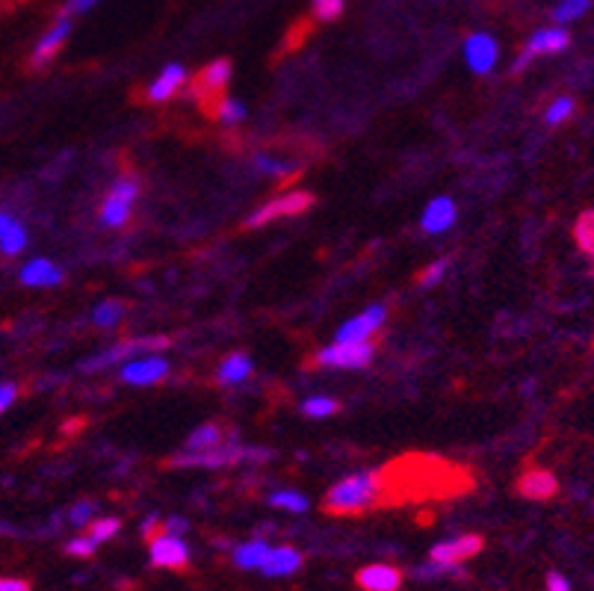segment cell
Instances as JSON below:
<instances>
[{"instance_id": "obj_27", "label": "cell", "mask_w": 594, "mask_h": 591, "mask_svg": "<svg viewBox=\"0 0 594 591\" xmlns=\"http://www.w3.org/2000/svg\"><path fill=\"white\" fill-rule=\"evenodd\" d=\"M589 6H592V0H559L556 9H553V21L565 27V24L583 18L589 12Z\"/></svg>"}, {"instance_id": "obj_6", "label": "cell", "mask_w": 594, "mask_h": 591, "mask_svg": "<svg viewBox=\"0 0 594 591\" xmlns=\"http://www.w3.org/2000/svg\"><path fill=\"white\" fill-rule=\"evenodd\" d=\"M571 45V33L562 27V24H553V27H541L529 36V42L524 45L521 57L512 71H524V68L535 60V57H544V54H559Z\"/></svg>"}, {"instance_id": "obj_23", "label": "cell", "mask_w": 594, "mask_h": 591, "mask_svg": "<svg viewBox=\"0 0 594 591\" xmlns=\"http://www.w3.org/2000/svg\"><path fill=\"white\" fill-rule=\"evenodd\" d=\"M269 553V544L264 538H255V541H246L240 547H234V565L243 568V571H252V568H261Z\"/></svg>"}, {"instance_id": "obj_37", "label": "cell", "mask_w": 594, "mask_h": 591, "mask_svg": "<svg viewBox=\"0 0 594 591\" xmlns=\"http://www.w3.org/2000/svg\"><path fill=\"white\" fill-rule=\"evenodd\" d=\"M447 266L450 263L447 261H435V263H429L426 269H423V275H420V287H435L441 278H444V272H447Z\"/></svg>"}, {"instance_id": "obj_34", "label": "cell", "mask_w": 594, "mask_h": 591, "mask_svg": "<svg viewBox=\"0 0 594 591\" xmlns=\"http://www.w3.org/2000/svg\"><path fill=\"white\" fill-rule=\"evenodd\" d=\"M95 547H98V541L92 535H77V538H68L66 541V553L68 556H77V559L95 556Z\"/></svg>"}, {"instance_id": "obj_40", "label": "cell", "mask_w": 594, "mask_h": 591, "mask_svg": "<svg viewBox=\"0 0 594 591\" xmlns=\"http://www.w3.org/2000/svg\"><path fill=\"white\" fill-rule=\"evenodd\" d=\"M139 532L151 541V538H157V535L163 532V524H160V518H157V515H151V518H145V521H142Z\"/></svg>"}, {"instance_id": "obj_9", "label": "cell", "mask_w": 594, "mask_h": 591, "mask_svg": "<svg viewBox=\"0 0 594 591\" xmlns=\"http://www.w3.org/2000/svg\"><path fill=\"white\" fill-rule=\"evenodd\" d=\"M151 565L157 568H172L181 571L190 565V547L181 535L172 532H160L157 538H151Z\"/></svg>"}, {"instance_id": "obj_42", "label": "cell", "mask_w": 594, "mask_h": 591, "mask_svg": "<svg viewBox=\"0 0 594 591\" xmlns=\"http://www.w3.org/2000/svg\"><path fill=\"white\" fill-rule=\"evenodd\" d=\"M547 591H571V583L562 574H550L547 577Z\"/></svg>"}, {"instance_id": "obj_35", "label": "cell", "mask_w": 594, "mask_h": 591, "mask_svg": "<svg viewBox=\"0 0 594 591\" xmlns=\"http://www.w3.org/2000/svg\"><path fill=\"white\" fill-rule=\"evenodd\" d=\"M346 0H311V12L317 15V21H334L340 18Z\"/></svg>"}, {"instance_id": "obj_20", "label": "cell", "mask_w": 594, "mask_h": 591, "mask_svg": "<svg viewBox=\"0 0 594 591\" xmlns=\"http://www.w3.org/2000/svg\"><path fill=\"white\" fill-rule=\"evenodd\" d=\"M299 568H302V556L293 547H269L264 565H261L266 577H290Z\"/></svg>"}, {"instance_id": "obj_28", "label": "cell", "mask_w": 594, "mask_h": 591, "mask_svg": "<svg viewBox=\"0 0 594 591\" xmlns=\"http://www.w3.org/2000/svg\"><path fill=\"white\" fill-rule=\"evenodd\" d=\"M216 119H219L222 125H240V122L246 119V107H243L240 101H234V98H222V101L216 104Z\"/></svg>"}, {"instance_id": "obj_32", "label": "cell", "mask_w": 594, "mask_h": 591, "mask_svg": "<svg viewBox=\"0 0 594 591\" xmlns=\"http://www.w3.org/2000/svg\"><path fill=\"white\" fill-rule=\"evenodd\" d=\"M119 529H122V521H119V518H101V521H92V524H89L86 535H92V538L101 544V541H110Z\"/></svg>"}, {"instance_id": "obj_39", "label": "cell", "mask_w": 594, "mask_h": 591, "mask_svg": "<svg viewBox=\"0 0 594 591\" xmlns=\"http://www.w3.org/2000/svg\"><path fill=\"white\" fill-rule=\"evenodd\" d=\"M95 3H101V0H66V6H63V15H83V12H89Z\"/></svg>"}, {"instance_id": "obj_21", "label": "cell", "mask_w": 594, "mask_h": 591, "mask_svg": "<svg viewBox=\"0 0 594 591\" xmlns=\"http://www.w3.org/2000/svg\"><path fill=\"white\" fill-rule=\"evenodd\" d=\"M184 83H187V71L172 63V66L163 68V71L154 77V83L148 86V101H157V104H160V101H169Z\"/></svg>"}, {"instance_id": "obj_29", "label": "cell", "mask_w": 594, "mask_h": 591, "mask_svg": "<svg viewBox=\"0 0 594 591\" xmlns=\"http://www.w3.org/2000/svg\"><path fill=\"white\" fill-rule=\"evenodd\" d=\"M255 169H258L261 175H269V178H284V175H290L296 166H290V163H284V160H278V157H272V154H258V157H255Z\"/></svg>"}, {"instance_id": "obj_17", "label": "cell", "mask_w": 594, "mask_h": 591, "mask_svg": "<svg viewBox=\"0 0 594 591\" xmlns=\"http://www.w3.org/2000/svg\"><path fill=\"white\" fill-rule=\"evenodd\" d=\"M27 240L30 237H27L24 222L18 216L6 213V210H0V252L6 258H15V255H21L27 249Z\"/></svg>"}, {"instance_id": "obj_12", "label": "cell", "mask_w": 594, "mask_h": 591, "mask_svg": "<svg viewBox=\"0 0 594 591\" xmlns=\"http://www.w3.org/2000/svg\"><path fill=\"white\" fill-rule=\"evenodd\" d=\"M68 33H71V15H60V18L36 39L33 54H30V63L36 68L48 66V63L63 51V45L68 42Z\"/></svg>"}, {"instance_id": "obj_4", "label": "cell", "mask_w": 594, "mask_h": 591, "mask_svg": "<svg viewBox=\"0 0 594 591\" xmlns=\"http://www.w3.org/2000/svg\"><path fill=\"white\" fill-rule=\"evenodd\" d=\"M136 196H139L136 178H131V175L119 178V181L113 184V190L104 198V204H101V222H104L107 228H122V225H128Z\"/></svg>"}, {"instance_id": "obj_24", "label": "cell", "mask_w": 594, "mask_h": 591, "mask_svg": "<svg viewBox=\"0 0 594 591\" xmlns=\"http://www.w3.org/2000/svg\"><path fill=\"white\" fill-rule=\"evenodd\" d=\"M225 441V435H222V429L216 426V423H204V426H198L196 432L187 438V450L190 453H201V450H213V447H219Z\"/></svg>"}, {"instance_id": "obj_18", "label": "cell", "mask_w": 594, "mask_h": 591, "mask_svg": "<svg viewBox=\"0 0 594 591\" xmlns=\"http://www.w3.org/2000/svg\"><path fill=\"white\" fill-rule=\"evenodd\" d=\"M453 222H456V204L447 196L432 198L423 210V219H420L426 234H444Z\"/></svg>"}, {"instance_id": "obj_16", "label": "cell", "mask_w": 594, "mask_h": 591, "mask_svg": "<svg viewBox=\"0 0 594 591\" xmlns=\"http://www.w3.org/2000/svg\"><path fill=\"white\" fill-rule=\"evenodd\" d=\"M18 278L27 287H57V284H63V269L48 258H33L21 266Z\"/></svg>"}, {"instance_id": "obj_1", "label": "cell", "mask_w": 594, "mask_h": 591, "mask_svg": "<svg viewBox=\"0 0 594 591\" xmlns=\"http://www.w3.org/2000/svg\"><path fill=\"white\" fill-rule=\"evenodd\" d=\"M385 479L382 473L373 470H358L346 479H340L337 485H331L326 494V512L331 515H358L373 509L382 494H385Z\"/></svg>"}, {"instance_id": "obj_13", "label": "cell", "mask_w": 594, "mask_h": 591, "mask_svg": "<svg viewBox=\"0 0 594 591\" xmlns=\"http://www.w3.org/2000/svg\"><path fill=\"white\" fill-rule=\"evenodd\" d=\"M482 550V538L479 535H459V538H450V541H441L432 547L429 559L435 562H444V565H462L464 559L476 556Z\"/></svg>"}, {"instance_id": "obj_14", "label": "cell", "mask_w": 594, "mask_h": 591, "mask_svg": "<svg viewBox=\"0 0 594 591\" xmlns=\"http://www.w3.org/2000/svg\"><path fill=\"white\" fill-rule=\"evenodd\" d=\"M228 77H231V63H228V60H213V63L196 77L193 95H196L201 104H210V101L225 89Z\"/></svg>"}, {"instance_id": "obj_26", "label": "cell", "mask_w": 594, "mask_h": 591, "mask_svg": "<svg viewBox=\"0 0 594 591\" xmlns=\"http://www.w3.org/2000/svg\"><path fill=\"white\" fill-rule=\"evenodd\" d=\"M574 240L583 249V255H589L594 261V210H586L577 225H574Z\"/></svg>"}, {"instance_id": "obj_38", "label": "cell", "mask_w": 594, "mask_h": 591, "mask_svg": "<svg viewBox=\"0 0 594 591\" xmlns=\"http://www.w3.org/2000/svg\"><path fill=\"white\" fill-rule=\"evenodd\" d=\"M18 399V385L15 382H0V414Z\"/></svg>"}, {"instance_id": "obj_8", "label": "cell", "mask_w": 594, "mask_h": 591, "mask_svg": "<svg viewBox=\"0 0 594 591\" xmlns=\"http://www.w3.org/2000/svg\"><path fill=\"white\" fill-rule=\"evenodd\" d=\"M385 320H388V308L376 302V305L364 308L358 317L346 320V323L337 329L334 340H343V343H364V340H370L376 331L385 326Z\"/></svg>"}, {"instance_id": "obj_41", "label": "cell", "mask_w": 594, "mask_h": 591, "mask_svg": "<svg viewBox=\"0 0 594 591\" xmlns=\"http://www.w3.org/2000/svg\"><path fill=\"white\" fill-rule=\"evenodd\" d=\"M0 591H30L27 580H12V577H0Z\"/></svg>"}, {"instance_id": "obj_22", "label": "cell", "mask_w": 594, "mask_h": 591, "mask_svg": "<svg viewBox=\"0 0 594 591\" xmlns=\"http://www.w3.org/2000/svg\"><path fill=\"white\" fill-rule=\"evenodd\" d=\"M252 376V361L243 352H234L219 367V385H240Z\"/></svg>"}, {"instance_id": "obj_7", "label": "cell", "mask_w": 594, "mask_h": 591, "mask_svg": "<svg viewBox=\"0 0 594 591\" xmlns=\"http://www.w3.org/2000/svg\"><path fill=\"white\" fill-rule=\"evenodd\" d=\"M311 204H314V196H311V193H287V196L272 198V201H266L264 207H258V210L246 219V225H249V228H261V225H269V222H275V219L299 216V213H305Z\"/></svg>"}, {"instance_id": "obj_25", "label": "cell", "mask_w": 594, "mask_h": 591, "mask_svg": "<svg viewBox=\"0 0 594 591\" xmlns=\"http://www.w3.org/2000/svg\"><path fill=\"white\" fill-rule=\"evenodd\" d=\"M122 317H125V302H119V299L101 302V305L92 311V323H95L98 329H113V326H119Z\"/></svg>"}, {"instance_id": "obj_30", "label": "cell", "mask_w": 594, "mask_h": 591, "mask_svg": "<svg viewBox=\"0 0 594 591\" xmlns=\"http://www.w3.org/2000/svg\"><path fill=\"white\" fill-rule=\"evenodd\" d=\"M269 503H272L275 509H287V512H305V509H308V500H305L299 491H275V494L269 497Z\"/></svg>"}, {"instance_id": "obj_2", "label": "cell", "mask_w": 594, "mask_h": 591, "mask_svg": "<svg viewBox=\"0 0 594 591\" xmlns=\"http://www.w3.org/2000/svg\"><path fill=\"white\" fill-rule=\"evenodd\" d=\"M269 453L266 450H249V447H243V444H237V441H222L219 447H213V450H201V453H190V450H184L181 456H175L172 464H178V467H225V464H237V461H246V459H266Z\"/></svg>"}, {"instance_id": "obj_19", "label": "cell", "mask_w": 594, "mask_h": 591, "mask_svg": "<svg viewBox=\"0 0 594 591\" xmlns=\"http://www.w3.org/2000/svg\"><path fill=\"white\" fill-rule=\"evenodd\" d=\"M358 586L364 591H399L402 574L391 565H370L358 571Z\"/></svg>"}, {"instance_id": "obj_11", "label": "cell", "mask_w": 594, "mask_h": 591, "mask_svg": "<svg viewBox=\"0 0 594 591\" xmlns=\"http://www.w3.org/2000/svg\"><path fill=\"white\" fill-rule=\"evenodd\" d=\"M169 376V361L157 352L139 355L122 364V382L125 385H157Z\"/></svg>"}, {"instance_id": "obj_36", "label": "cell", "mask_w": 594, "mask_h": 591, "mask_svg": "<svg viewBox=\"0 0 594 591\" xmlns=\"http://www.w3.org/2000/svg\"><path fill=\"white\" fill-rule=\"evenodd\" d=\"M92 515H95V506H92L89 500H86V503H77V506L68 512V524L83 529L86 524H92Z\"/></svg>"}, {"instance_id": "obj_10", "label": "cell", "mask_w": 594, "mask_h": 591, "mask_svg": "<svg viewBox=\"0 0 594 591\" xmlns=\"http://www.w3.org/2000/svg\"><path fill=\"white\" fill-rule=\"evenodd\" d=\"M500 60V45L491 33H470L464 42V63L473 74H491Z\"/></svg>"}, {"instance_id": "obj_3", "label": "cell", "mask_w": 594, "mask_h": 591, "mask_svg": "<svg viewBox=\"0 0 594 591\" xmlns=\"http://www.w3.org/2000/svg\"><path fill=\"white\" fill-rule=\"evenodd\" d=\"M169 340L166 337H139V340H122L116 346H110L107 352L95 355L86 361V370H101V367H122L125 361L139 358V355H148V352H160L166 349Z\"/></svg>"}, {"instance_id": "obj_5", "label": "cell", "mask_w": 594, "mask_h": 591, "mask_svg": "<svg viewBox=\"0 0 594 591\" xmlns=\"http://www.w3.org/2000/svg\"><path fill=\"white\" fill-rule=\"evenodd\" d=\"M376 349L370 340L364 343H343V340H334L331 346L317 352V364L323 367H337V370H358V367H367L373 361Z\"/></svg>"}, {"instance_id": "obj_33", "label": "cell", "mask_w": 594, "mask_h": 591, "mask_svg": "<svg viewBox=\"0 0 594 591\" xmlns=\"http://www.w3.org/2000/svg\"><path fill=\"white\" fill-rule=\"evenodd\" d=\"M571 113H574V101H571V98H556V101L547 107L544 122H547V125H562Z\"/></svg>"}, {"instance_id": "obj_31", "label": "cell", "mask_w": 594, "mask_h": 591, "mask_svg": "<svg viewBox=\"0 0 594 591\" xmlns=\"http://www.w3.org/2000/svg\"><path fill=\"white\" fill-rule=\"evenodd\" d=\"M337 399H331V396H311V399H305L302 402V411L308 414V417H331V414H337Z\"/></svg>"}, {"instance_id": "obj_43", "label": "cell", "mask_w": 594, "mask_h": 591, "mask_svg": "<svg viewBox=\"0 0 594 591\" xmlns=\"http://www.w3.org/2000/svg\"><path fill=\"white\" fill-rule=\"evenodd\" d=\"M187 521H184V518H169V521H166V526H163V532H172V535H181V532H184V529H187Z\"/></svg>"}, {"instance_id": "obj_15", "label": "cell", "mask_w": 594, "mask_h": 591, "mask_svg": "<svg viewBox=\"0 0 594 591\" xmlns=\"http://www.w3.org/2000/svg\"><path fill=\"white\" fill-rule=\"evenodd\" d=\"M556 491H559L556 476H553L550 470H541V467L527 470V473L518 479V494H521V497H527V500H538V503H544V500L556 497Z\"/></svg>"}]
</instances>
